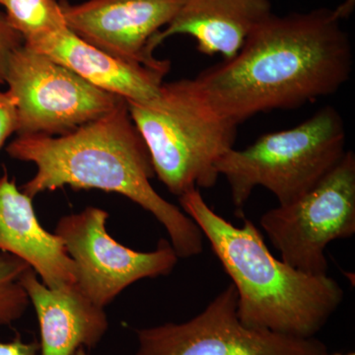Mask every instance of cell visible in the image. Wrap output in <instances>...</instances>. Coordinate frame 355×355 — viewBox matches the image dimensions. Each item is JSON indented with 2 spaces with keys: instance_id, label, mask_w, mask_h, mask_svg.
I'll return each instance as SVG.
<instances>
[{
  "instance_id": "44dd1931",
  "label": "cell",
  "mask_w": 355,
  "mask_h": 355,
  "mask_svg": "<svg viewBox=\"0 0 355 355\" xmlns=\"http://www.w3.org/2000/svg\"><path fill=\"white\" fill-rule=\"evenodd\" d=\"M326 355H355L354 352H347V354H326Z\"/></svg>"
},
{
  "instance_id": "e0dca14e",
  "label": "cell",
  "mask_w": 355,
  "mask_h": 355,
  "mask_svg": "<svg viewBox=\"0 0 355 355\" xmlns=\"http://www.w3.org/2000/svg\"><path fill=\"white\" fill-rule=\"evenodd\" d=\"M24 44L22 36L11 27L6 14L0 12V84L6 81L7 64L16 49Z\"/></svg>"
},
{
  "instance_id": "8fae6325",
  "label": "cell",
  "mask_w": 355,
  "mask_h": 355,
  "mask_svg": "<svg viewBox=\"0 0 355 355\" xmlns=\"http://www.w3.org/2000/svg\"><path fill=\"white\" fill-rule=\"evenodd\" d=\"M67 67L95 87L127 102L150 99L170 70L169 60L128 62L89 44L69 27L24 43Z\"/></svg>"
},
{
  "instance_id": "7a4b0ae2",
  "label": "cell",
  "mask_w": 355,
  "mask_h": 355,
  "mask_svg": "<svg viewBox=\"0 0 355 355\" xmlns=\"http://www.w3.org/2000/svg\"><path fill=\"white\" fill-rule=\"evenodd\" d=\"M6 151L36 166V174L21 189L28 197L64 187L119 193L162 224L179 258L202 253L203 236L196 222L151 184L155 173L150 155L125 100L65 135L17 137Z\"/></svg>"
},
{
  "instance_id": "2e32d148",
  "label": "cell",
  "mask_w": 355,
  "mask_h": 355,
  "mask_svg": "<svg viewBox=\"0 0 355 355\" xmlns=\"http://www.w3.org/2000/svg\"><path fill=\"white\" fill-rule=\"evenodd\" d=\"M31 266L18 257L0 252V326H10L30 305L21 279Z\"/></svg>"
},
{
  "instance_id": "ba28073f",
  "label": "cell",
  "mask_w": 355,
  "mask_h": 355,
  "mask_svg": "<svg viewBox=\"0 0 355 355\" xmlns=\"http://www.w3.org/2000/svg\"><path fill=\"white\" fill-rule=\"evenodd\" d=\"M108 218L106 210L87 207L62 216L53 232L73 261L77 287L104 309L135 282L167 277L179 260L166 239H161L151 252L123 246L109 234Z\"/></svg>"
},
{
  "instance_id": "3957f363",
  "label": "cell",
  "mask_w": 355,
  "mask_h": 355,
  "mask_svg": "<svg viewBox=\"0 0 355 355\" xmlns=\"http://www.w3.org/2000/svg\"><path fill=\"white\" fill-rule=\"evenodd\" d=\"M179 202L232 279L243 324L315 338L342 304L345 292L336 280L301 272L275 258L252 220L233 225L207 205L198 189L184 193Z\"/></svg>"
},
{
  "instance_id": "ac0fdd59",
  "label": "cell",
  "mask_w": 355,
  "mask_h": 355,
  "mask_svg": "<svg viewBox=\"0 0 355 355\" xmlns=\"http://www.w3.org/2000/svg\"><path fill=\"white\" fill-rule=\"evenodd\" d=\"M16 130L17 116L12 97L7 91L0 90V149Z\"/></svg>"
},
{
  "instance_id": "9c48e42d",
  "label": "cell",
  "mask_w": 355,
  "mask_h": 355,
  "mask_svg": "<svg viewBox=\"0 0 355 355\" xmlns=\"http://www.w3.org/2000/svg\"><path fill=\"white\" fill-rule=\"evenodd\" d=\"M232 284L202 312L184 323H166L135 331V355H326L316 338H301L250 328L237 314Z\"/></svg>"
},
{
  "instance_id": "52a82bcc",
  "label": "cell",
  "mask_w": 355,
  "mask_h": 355,
  "mask_svg": "<svg viewBox=\"0 0 355 355\" xmlns=\"http://www.w3.org/2000/svg\"><path fill=\"white\" fill-rule=\"evenodd\" d=\"M7 92L17 116V137L65 135L123 101L23 44L7 64Z\"/></svg>"
},
{
  "instance_id": "ffe728a7",
  "label": "cell",
  "mask_w": 355,
  "mask_h": 355,
  "mask_svg": "<svg viewBox=\"0 0 355 355\" xmlns=\"http://www.w3.org/2000/svg\"><path fill=\"white\" fill-rule=\"evenodd\" d=\"M73 355H88L87 352H86L85 349L84 347H80V349H78L76 350V352H74Z\"/></svg>"
},
{
  "instance_id": "8992f818",
  "label": "cell",
  "mask_w": 355,
  "mask_h": 355,
  "mask_svg": "<svg viewBox=\"0 0 355 355\" xmlns=\"http://www.w3.org/2000/svg\"><path fill=\"white\" fill-rule=\"evenodd\" d=\"M260 224L284 263L309 275H328L326 248L355 233L354 153L347 150L321 181L265 212Z\"/></svg>"
},
{
  "instance_id": "277c9868",
  "label": "cell",
  "mask_w": 355,
  "mask_h": 355,
  "mask_svg": "<svg viewBox=\"0 0 355 355\" xmlns=\"http://www.w3.org/2000/svg\"><path fill=\"white\" fill-rule=\"evenodd\" d=\"M128 112L150 155L154 173L178 198L212 188L219 159L234 148L237 127L210 107L193 79L163 83Z\"/></svg>"
},
{
  "instance_id": "9a60e30c",
  "label": "cell",
  "mask_w": 355,
  "mask_h": 355,
  "mask_svg": "<svg viewBox=\"0 0 355 355\" xmlns=\"http://www.w3.org/2000/svg\"><path fill=\"white\" fill-rule=\"evenodd\" d=\"M6 17L24 43L67 27L58 0H3Z\"/></svg>"
},
{
  "instance_id": "30bf717a",
  "label": "cell",
  "mask_w": 355,
  "mask_h": 355,
  "mask_svg": "<svg viewBox=\"0 0 355 355\" xmlns=\"http://www.w3.org/2000/svg\"><path fill=\"white\" fill-rule=\"evenodd\" d=\"M184 0H87L62 2L65 22L89 44L128 62L153 64L150 40L171 22Z\"/></svg>"
},
{
  "instance_id": "6da1fadb",
  "label": "cell",
  "mask_w": 355,
  "mask_h": 355,
  "mask_svg": "<svg viewBox=\"0 0 355 355\" xmlns=\"http://www.w3.org/2000/svg\"><path fill=\"white\" fill-rule=\"evenodd\" d=\"M336 9L270 16L234 58L203 70L196 85L210 107L236 125L254 114L299 108L334 94L352 72V48Z\"/></svg>"
},
{
  "instance_id": "7402d4cb",
  "label": "cell",
  "mask_w": 355,
  "mask_h": 355,
  "mask_svg": "<svg viewBox=\"0 0 355 355\" xmlns=\"http://www.w3.org/2000/svg\"><path fill=\"white\" fill-rule=\"evenodd\" d=\"M2 2H3V0H0V6H1Z\"/></svg>"
},
{
  "instance_id": "d6986e66",
  "label": "cell",
  "mask_w": 355,
  "mask_h": 355,
  "mask_svg": "<svg viewBox=\"0 0 355 355\" xmlns=\"http://www.w3.org/2000/svg\"><path fill=\"white\" fill-rule=\"evenodd\" d=\"M39 343H26L19 336L9 342L0 340V355H39Z\"/></svg>"
},
{
  "instance_id": "4fadbf2b",
  "label": "cell",
  "mask_w": 355,
  "mask_h": 355,
  "mask_svg": "<svg viewBox=\"0 0 355 355\" xmlns=\"http://www.w3.org/2000/svg\"><path fill=\"white\" fill-rule=\"evenodd\" d=\"M0 252L29 263L51 288L76 284V266L62 240L41 225L33 198L6 172L0 177Z\"/></svg>"
},
{
  "instance_id": "5bb4252c",
  "label": "cell",
  "mask_w": 355,
  "mask_h": 355,
  "mask_svg": "<svg viewBox=\"0 0 355 355\" xmlns=\"http://www.w3.org/2000/svg\"><path fill=\"white\" fill-rule=\"evenodd\" d=\"M38 318L41 355H73L94 349L109 328L104 308L94 304L76 286L53 289L30 268L21 279Z\"/></svg>"
},
{
  "instance_id": "5b68a950",
  "label": "cell",
  "mask_w": 355,
  "mask_h": 355,
  "mask_svg": "<svg viewBox=\"0 0 355 355\" xmlns=\"http://www.w3.org/2000/svg\"><path fill=\"white\" fill-rule=\"evenodd\" d=\"M345 123L331 106L296 127L261 135L244 149L232 148L216 164L230 187L236 211L243 209L257 187L287 205L312 189L343 157Z\"/></svg>"
},
{
  "instance_id": "7c38bea8",
  "label": "cell",
  "mask_w": 355,
  "mask_h": 355,
  "mask_svg": "<svg viewBox=\"0 0 355 355\" xmlns=\"http://www.w3.org/2000/svg\"><path fill=\"white\" fill-rule=\"evenodd\" d=\"M272 15L270 0H184L171 22L150 40L147 53L154 57L166 40L187 35L196 40L203 55L230 60Z\"/></svg>"
}]
</instances>
